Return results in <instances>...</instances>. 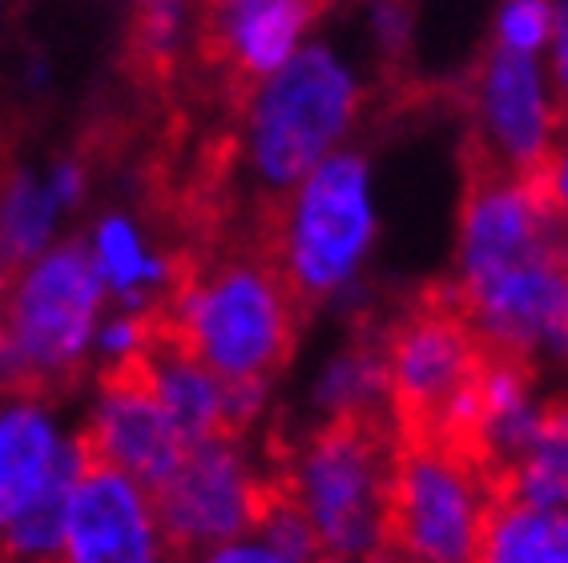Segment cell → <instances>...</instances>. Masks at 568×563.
Instances as JSON below:
<instances>
[{"label":"cell","mask_w":568,"mask_h":563,"mask_svg":"<svg viewBox=\"0 0 568 563\" xmlns=\"http://www.w3.org/2000/svg\"><path fill=\"white\" fill-rule=\"evenodd\" d=\"M395 431L392 407H347L331 411L303 447L271 434V467L286 475V488L306 511L323 552L335 560H372L379 552L383 499L392 483Z\"/></svg>","instance_id":"6da1fadb"},{"label":"cell","mask_w":568,"mask_h":563,"mask_svg":"<svg viewBox=\"0 0 568 563\" xmlns=\"http://www.w3.org/2000/svg\"><path fill=\"white\" fill-rule=\"evenodd\" d=\"M101 270L89 249L61 246L29 262L0 303V335L21 367L24 402L65 399L85 375V347L101 306Z\"/></svg>","instance_id":"7a4b0ae2"},{"label":"cell","mask_w":568,"mask_h":563,"mask_svg":"<svg viewBox=\"0 0 568 563\" xmlns=\"http://www.w3.org/2000/svg\"><path fill=\"white\" fill-rule=\"evenodd\" d=\"M480 358L484 335L456 282L424 286L404 315L383 326L387 407L399 443H436Z\"/></svg>","instance_id":"3957f363"},{"label":"cell","mask_w":568,"mask_h":563,"mask_svg":"<svg viewBox=\"0 0 568 563\" xmlns=\"http://www.w3.org/2000/svg\"><path fill=\"white\" fill-rule=\"evenodd\" d=\"M254 226L278 249L283 270L315 310L355 270L359 254L372 238V206H367V170L359 157H331L298 185L295 194L258 197L251 209Z\"/></svg>","instance_id":"277c9868"},{"label":"cell","mask_w":568,"mask_h":563,"mask_svg":"<svg viewBox=\"0 0 568 563\" xmlns=\"http://www.w3.org/2000/svg\"><path fill=\"white\" fill-rule=\"evenodd\" d=\"M493 488L480 467L439 443L395 447L383 499L379 563H471Z\"/></svg>","instance_id":"5b68a950"},{"label":"cell","mask_w":568,"mask_h":563,"mask_svg":"<svg viewBox=\"0 0 568 563\" xmlns=\"http://www.w3.org/2000/svg\"><path fill=\"white\" fill-rule=\"evenodd\" d=\"M355 113V85L327 49H303L266 76L246 109V150L271 185L266 197L295 194Z\"/></svg>","instance_id":"8992f818"},{"label":"cell","mask_w":568,"mask_h":563,"mask_svg":"<svg viewBox=\"0 0 568 563\" xmlns=\"http://www.w3.org/2000/svg\"><path fill=\"white\" fill-rule=\"evenodd\" d=\"M254 471L242 443L210 439L190 447L178 475L145 495L158 528V547L174 563H202L242 531H254Z\"/></svg>","instance_id":"52a82bcc"},{"label":"cell","mask_w":568,"mask_h":563,"mask_svg":"<svg viewBox=\"0 0 568 563\" xmlns=\"http://www.w3.org/2000/svg\"><path fill=\"white\" fill-rule=\"evenodd\" d=\"M98 411L73 439L77 455L105 463L153 495L178 475L190 447L150 382V367L138 347L113 355L98 379Z\"/></svg>","instance_id":"ba28073f"},{"label":"cell","mask_w":568,"mask_h":563,"mask_svg":"<svg viewBox=\"0 0 568 563\" xmlns=\"http://www.w3.org/2000/svg\"><path fill=\"white\" fill-rule=\"evenodd\" d=\"M471 98H476L468 130L471 145H480L488 157L520 177H532L548 162L557 130V105H548L532 57L496 44L476 69Z\"/></svg>","instance_id":"9c48e42d"},{"label":"cell","mask_w":568,"mask_h":563,"mask_svg":"<svg viewBox=\"0 0 568 563\" xmlns=\"http://www.w3.org/2000/svg\"><path fill=\"white\" fill-rule=\"evenodd\" d=\"M77 451V447H73ZM65 523L69 563H158V528L142 488L121 471L81 459Z\"/></svg>","instance_id":"30bf717a"},{"label":"cell","mask_w":568,"mask_h":563,"mask_svg":"<svg viewBox=\"0 0 568 563\" xmlns=\"http://www.w3.org/2000/svg\"><path fill=\"white\" fill-rule=\"evenodd\" d=\"M61 443L37 402H0V531L44 488Z\"/></svg>","instance_id":"8fae6325"},{"label":"cell","mask_w":568,"mask_h":563,"mask_svg":"<svg viewBox=\"0 0 568 563\" xmlns=\"http://www.w3.org/2000/svg\"><path fill=\"white\" fill-rule=\"evenodd\" d=\"M471 563H568V508L488 499Z\"/></svg>","instance_id":"7c38bea8"},{"label":"cell","mask_w":568,"mask_h":563,"mask_svg":"<svg viewBox=\"0 0 568 563\" xmlns=\"http://www.w3.org/2000/svg\"><path fill=\"white\" fill-rule=\"evenodd\" d=\"M197 0H133L130 12V73L142 89L170 93L182 65V33Z\"/></svg>","instance_id":"4fadbf2b"},{"label":"cell","mask_w":568,"mask_h":563,"mask_svg":"<svg viewBox=\"0 0 568 563\" xmlns=\"http://www.w3.org/2000/svg\"><path fill=\"white\" fill-rule=\"evenodd\" d=\"M57 197L53 190H41L29 177L4 185L0 194V266L21 274L41 254L49 229H53Z\"/></svg>","instance_id":"5bb4252c"},{"label":"cell","mask_w":568,"mask_h":563,"mask_svg":"<svg viewBox=\"0 0 568 563\" xmlns=\"http://www.w3.org/2000/svg\"><path fill=\"white\" fill-rule=\"evenodd\" d=\"M98 270H101V278L110 282V286H118L138 310L150 303L142 294V286L162 290V282H165V266L145 258L142 242H138V234H133V226L125 217H110V222L98 229Z\"/></svg>","instance_id":"9a60e30c"},{"label":"cell","mask_w":568,"mask_h":563,"mask_svg":"<svg viewBox=\"0 0 568 563\" xmlns=\"http://www.w3.org/2000/svg\"><path fill=\"white\" fill-rule=\"evenodd\" d=\"M552 33V0H508L500 21V44L532 57Z\"/></svg>","instance_id":"2e32d148"},{"label":"cell","mask_w":568,"mask_h":563,"mask_svg":"<svg viewBox=\"0 0 568 563\" xmlns=\"http://www.w3.org/2000/svg\"><path fill=\"white\" fill-rule=\"evenodd\" d=\"M532 177L548 185V194L557 202L560 217L568 222V113L557 109V130H552V150H548V162L536 170Z\"/></svg>","instance_id":"e0dca14e"},{"label":"cell","mask_w":568,"mask_h":563,"mask_svg":"<svg viewBox=\"0 0 568 563\" xmlns=\"http://www.w3.org/2000/svg\"><path fill=\"white\" fill-rule=\"evenodd\" d=\"M202 563H295L286 555L271 552V547H219L214 555H206Z\"/></svg>","instance_id":"ac0fdd59"},{"label":"cell","mask_w":568,"mask_h":563,"mask_svg":"<svg viewBox=\"0 0 568 563\" xmlns=\"http://www.w3.org/2000/svg\"><path fill=\"white\" fill-rule=\"evenodd\" d=\"M9 185V137H4V125H0V194Z\"/></svg>","instance_id":"d6986e66"},{"label":"cell","mask_w":568,"mask_h":563,"mask_svg":"<svg viewBox=\"0 0 568 563\" xmlns=\"http://www.w3.org/2000/svg\"><path fill=\"white\" fill-rule=\"evenodd\" d=\"M12 278H17V274H12V270H4V266H0V303H4V298H9V286H12Z\"/></svg>","instance_id":"ffe728a7"},{"label":"cell","mask_w":568,"mask_h":563,"mask_svg":"<svg viewBox=\"0 0 568 563\" xmlns=\"http://www.w3.org/2000/svg\"><path fill=\"white\" fill-rule=\"evenodd\" d=\"M560 113H568V109H560Z\"/></svg>","instance_id":"44dd1931"}]
</instances>
